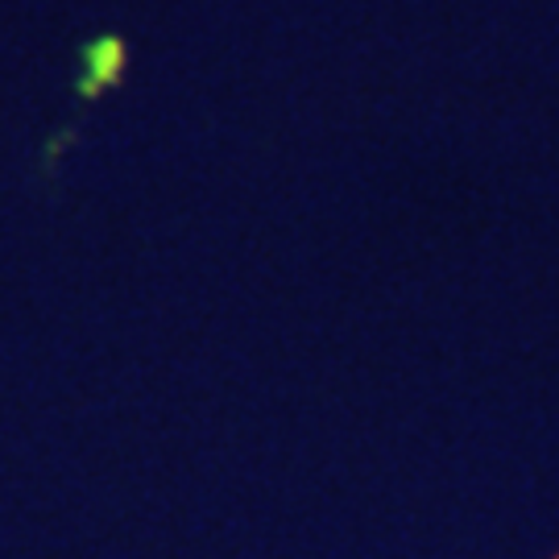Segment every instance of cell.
<instances>
[{
  "mask_svg": "<svg viewBox=\"0 0 559 559\" xmlns=\"http://www.w3.org/2000/svg\"><path fill=\"white\" fill-rule=\"evenodd\" d=\"M129 71V41L120 34H100V38L80 46V80L75 92L80 100H96L104 92H112Z\"/></svg>",
  "mask_w": 559,
  "mask_h": 559,
  "instance_id": "obj_1",
  "label": "cell"
},
{
  "mask_svg": "<svg viewBox=\"0 0 559 559\" xmlns=\"http://www.w3.org/2000/svg\"><path fill=\"white\" fill-rule=\"evenodd\" d=\"M556 559H559V556H556Z\"/></svg>",
  "mask_w": 559,
  "mask_h": 559,
  "instance_id": "obj_2",
  "label": "cell"
}]
</instances>
